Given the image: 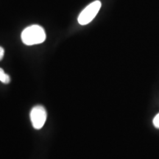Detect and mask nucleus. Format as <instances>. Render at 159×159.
I'll use <instances>...</instances> for the list:
<instances>
[{
	"mask_svg": "<svg viewBox=\"0 0 159 159\" xmlns=\"http://www.w3.org/2000/svg\"><path fill=\"white\" fill-rule=\"evenodd\" d=\"M44 29L41 26L34 25L27 27L21 33V40L26 45L32 46L43 43L46 40Z\"/></svg>",
	"mask_w": 159,
	"mask_h": 159,
	"instance_id": "f257e3e1",
	"label": "nucleus"
},
{
	"mask_svg": "<svg viewBox=\"0 0 159 159\" xmlns=\"http://www.w3.org/2000/svg\"><path fill=\"white\" fill-rule=\"evenodd\" d=\"M101 7V2L98 0L93 2L90 5L87 6L83 11L81 12L78 16V22L81 25H85L90 23L94 19Z\"/></svg>",
	"mask_w": 159,
	"mask_h": 159,
	"instance_id": "f03ea898",
	"label": "nucleus"
},
{
	"mask_svg": "<svg viewBox=\"0 0 159 159\" xmlns=\"http://www.w3.org/2000/svg\"><path fill=\"white\" fill-rule=\"evenodd\" d=\"M47 111L41 105H37L32 108L30 111V120L33 127L36 130L43 128L47 121Z\"/></svg>",
	"mask_w": 159,
	"mask_h": 159,
	"instance_id": "7ed1b4c3",
	"label": "nucleus"
},
{
	"mask_svg": "<svg viewBox=\"0 0 159 159\" xmlns=\"http://www.w3.org/2000/svg\"><path fill=\"white\" fill-rule=\"evenodd\" d=\"M0 81L5 84H8L11 82V77L8 75L5 74L2 69L0 68Z\"/></svg>",
	"mask_w": 159,
	"mask_h": 159,
	"instance_id": "20e7f679",
	"label": "nucleus"
},
{
	"mask_svg": "<svg viewBox=\"0 0 159 159\" xmlns=\"http://www.w3.org/2000/svg\"><path fill=\"white\" fill-rule=\"evenodd\" d=\"M153 125L156 128L159 129V113L155 116L153 119Z\"/></svg>",
	"mask_w": 159,
	"mask_h": 159,
	"instance_id": "39448f33",
	"label": "nucleus"
},
{
	"mask_svg": "<svg viewBox=\"0 0 159 159\" xmlns=\"http://www.w3.org/2000/svg\"><path fill=\"white\" fill-rule=\"evenodd\" d=\"M4 55H5V50L2 47H0V61H2L4 57Z\"/></svg>",
	"mask_w": 159,
	"mask_h": 159,
	"instance_id": "423d86ee",
	"label": "nucleus"
}]
</instances>
